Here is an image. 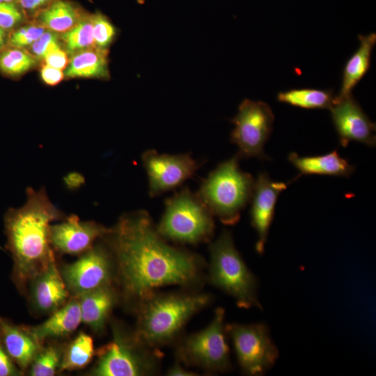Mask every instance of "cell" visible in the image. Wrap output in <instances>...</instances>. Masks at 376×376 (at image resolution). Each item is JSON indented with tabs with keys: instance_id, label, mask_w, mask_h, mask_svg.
Here are the masks:
<instances>
[{
	"instance_id": "2e32d148",
	"label": "cell",
	"mask_w": 376,
	"mask_h": 376,
	"mask_svg": "<svg viewBox=\"0 0 376 376\" xmlns=\"http://www.w3.org/2000/svg\"><path fill=\"white\" fill-rule=\"evenodd\" d=\"M32 306L42 314H52L63 306L69 297V290L56 267L52 264L29 284Z\"/></svg>"
},
{
	"instance_id": "ba28073f",
	"label": "cell",
	"mask_w": 376,
	"mask_h": 376,
	"mask_svg": "<svg viewBox=\"0 0 376 376\" xmlns=\"http://www.w3.org/2000/svg\"><path fill=\"white\" fill-rule=\"evenodd\" d=\"M224 320L225 311L219 307L205 328L180 337L175 342L176 360L186 366L198 368L210 373L231 370Z\"/></svg>"
},
{
	"instance_id": "7402d4cb",
	"label": "cell",
	"mask_w": 376,
	"mask_h": 376,
	"mask_svg": "<svg viewBox=\"0 0 376 376\" xmlns=\"http://www.w3.org/2000/svg\"><path fill=\"white\" fill-rule=\"evenodd\" d=\"M65 75L68 77L107 79L109 77L107 51L91 47L73 54Z\"/></svg>"
},
{
	"instance_id": "cb8c5ba5",
	"label": "cell",
	"mask_w": 376,
	"mask_h": 376,
	"mask_svg": "<svg viewBox=\"0 0 376 376\" xmlns=\"http://www.w3.org/2000/svg\"><path fill=\"white\" fill-rule=\"evenodd\" d=\"M81 19L78 9L70 2L56 0L41 11L38 17L40 25L54 32L64 33Z\"/></svg>"
},
{
	"instance_id": "8d00e7d4",
	"label": "cell",
	"mask_w": 376,
	"mask_h": 376,
	"mask_svg": "<svg viewBox=\"0 0 376 376\" xmlns=\"http://www.w3.org/2000/svg\"><path fill=\"white\" fill-rule=\"evenodd\" d=\"M167 375L169 376H195L198 375L196 373L188 370L182 366V363L176 360V361L169 368L167 371Z\"/></svg>"
},
{
	"instance_id": "44dd1931",
	"label": "cell",
	"mask_w": 376,
	"mask_h": 376,
	"mask_svg": "<svg viewBox=\"0 0 376 376\" xmlns=\"http://www.w3.org/2000/svg\"><path fill=\"white\" fill-rule=\"evenodd\" d=\"M359 46L347 61L342 75V84L337 97L352 94L354 88L366 75L370 67L371 56L376 44V33L359 35Z\"/></svg>"
},
{
	"instance_id": "ffe728a7",
	"label": "cell",
	"mask_w": 376,
	"mask_h": 376,
	"mask_svg": "<svg viewBox=\"0 0 376 376\" xmlns=\"http://www.w3.org/2000/svg\"><path fill=\"white\" fill-rule=\"evenodd\" d=\"M81 322L78 296H74L42 324L29 327L32 334L42 342L47 338H61L74 332Z\"/></svg>"
},
{
	"instance_id": "5bb4252c",
	"label": "cell",
	"mask_w": 376,
	"mask_h": 376,
	"mask_svg": "<svg viewBox=\"0 0 376 376\" xmlns=\"http://www.w3.org/2000/svg\"><path fill=\"white\" fill-rule=\"evenodd\" d=\"M109 230V228L95 221H81L76 214H71L50 226V242L57 252L81 255L91 249Z\"/></svg>"
},
{
	"instance_id": "4fadbf2b",
	"label": "cell",
	"mask_w": 376,
	"mask_h": 376,
	"mask_svg": "<svg viewBox=\"0 0 376 376\" xmlns=\"http://www.w3.org/2000/svg\"><path fill=\"white\" fill-rule=\"evenodd\" d=\"M329 110L341 146L347 147L351 141L375 146V123L370 120L352 94L343 97L336 96Z\"/></svg>"
},
{
	"instance_id": "d6986e66",
	"label": "cell",
	"mask_w": 376,
	"mask_h": 376,
	"mask_svg": "<svg viewBox=\"0 0 376 376\" xmlns=\"http://www.w3.org/2000/svg\"><path fill=\"white\" fill-rule=\"evenodd\" d=\"M288 160L299 171L297 178L303 175L348 178L355 170V167L336 150L315 156H299L294 152L289 154Z\"/></svg>"
},
{
	"instance_id": "52a82bcc",
	"label": "cell",
	"mask_w": 376,
	"mask_h": 376,
	"mask_svg": "<svg viewBox=\"0 0 376 376\" xmlns=\"http://www.w3.org/2000/svg\"><path fill=\"white\" fill-rule=\"evenodd\" d=\"M113 330L112 340L97 350V360L91 375L143 376L159 373L163 357L159 349L146 344L135 331L130 334L117 325Z\"/></svg>"
},
{
	"instance_id": "9c48e42d",
	"label": "cell",
	"mask_w": 376,
	"mask_h": 376,
	"mask_svg": "<svg viewBox=\"0 0 376 376\" xmlns=\"http://www.w3.org/2000/svg\"><path fill=\"white\" fill-rule=\"evenodd\" d=\"M235 127L230 141L238 148L242 158L269 159L264 147L272 132L274 115L270 106L262 101L244 100L236 116L230 120Z\"/></svg>"
},
{
	"instance_id": "6da1fadb",
	"label": "cell",
	"mask_w": 376,
	"mask_h": 376,
	"mask_svg": "<svg viewBox=\"0 0 376 376\" xmlns=\"http://www.w3.org/2000/svg\"><path fill=\"white\" fill-rule=\"evenodd\" d=\"M102 240L113 258L119 298L132 310L159 288L196 290L202 283L203 258L169 244L146 210L124 213Z\"/></svg>"
},
{
	"instance_id": "f1b7e54d",
	"label": "cell",
	"mask_w": 376,
	"mask_h": 376,
	"mask_svg": "<svg viewBox=\"0 0 376 376\" xmlns=\"http://www.w3.org/2000/svg\"><path fill=\"white\" fill-rule=\"evenodd\" d=\"M94 47L107 51L116 36V29L110 20L101 13L91 16Z\"/></svg>"
},
{
	"instance_id": "8992f818",
	"label": "cell",
	"mask_w": 376,
	"mask_h": 376,
	"mask_svg": "<svg viewBox=\"0 0 376 376\" xmlns=\"http://www.w3.org/2000/svg\"><path fill=\"white\" fill-rule=\"evenodd\" d=\"M164 206V214L156 227L165 240L192 245L212 240L214 216L196 193L184 187L168 198Z\"/></svg>"
},
{
	"instance_id": "f546056e",
	"label": "cell",
	"mask_w": 376,
	"mask_h": 376,
	"mask_svg": "<svg viewBox=\"0 0 376 376\" xmlns=\"http://www.w3.org/2000/svg\"><path fill=\"white\" fill-rule=\"evenodd\" d=\"M46 31L40 25H29L22 27L13 33L10 43L15 47H25L31 45Z\"/></svg>"
},
{
	"instance_id": "f35d334b",
	"label": "cell",
	"mask_w": 376,
	"mask_h": 376,
	"mask_svg": "<svg viewBox=\"0 0 376 376\" xmlns=\"http://www.w3.org/2000/svg\"><path fill=\"white\" fill-rule=\"evenodd\" d=\"M4 29L0 26V48L3 45L5 42V32Z\"/></svg>"
},
{
	"instance_id": "4dcf8cb0",
	"label": "cell",
	"mask_w": 376,
	"mask_h": 376,
	"mask_svg": "<svg viewBox=\"0 0 376 376\" xmlns=\"http://www.w3.org/2000/svg\"><path fill=\"white\" fill-rule=\"evenodd\" d=\"M56 35L51 31H45L43 34L31 45V51L39 58H44L50 52L60 48Z\"/></svg>"
},
{
	"instance_id": "8fae6325",
	"label": "cell",
	"mask_w": 376,
	"mask_h": 376,
	"mask_svg": "<svg viewBox=\"0 0 376 376\" xmlns=\"http://www.w3.org/2000/svg\"><path fill=\"white\" fill-rule=\"evenodd\" d=\"M100 240L78 260L63 266L61 271L69 292L75 296L113 285L115 276L113 258L106 244Z\"/></svg>"
},
{
	"instance_id": "7a4b0ae2",
	"label": "cell",
	"mask_w": 376,
	"mask_h": 376,
	"mask_svg": "<svg viewBox=\"0 0 376 376\" xmlns=\"http://www.w3.org/2000/svg\"><path fill=\"white\" fill-rule=\"evenodd\" d=\"M25 203L4 214L6 249L13 260L12 278L26 293L31 282L56 263L50 242V226L66 216L50 200L45 187L26 189Z\"/></svg>"
},
{
	"instance_id": "484cf974",
	"label": "cell",
	"mask_w": 376,
	"mask_h": 376,
	"mask_svg": "<svg viewBox=\"0 0 376 376\" xmlns=\"http://www.w3.org/2000/svg\"><path fill=\"white\" fill-rule=\"evenodd\" d=\"M61 39L67 52L71 54L94 46L91 16L81 19L72 28L63 33Z\"/></svg>"
},
{
	"instance_id": "9a60e30c",
	"label": "cell",
	"mask_w": 376,
	"mask_h": 376,
	"mask_svg": "<svg viewBox=\"0 0 376 376\" xmlns=\"http://www.w3.org/2000/svg\"><path fill=\"white\" fill-rule=\"evenodd\" d=\"M288 185L285 182L273 180L265 172L260 173L255 179L250 217L251 226L258 236L256 251L260 255L265 250L278 198Z\"/></svg>"
},
{
	"instance_id": "e575fe53",
	"label": "cell",
	"mask_w": 376,
	"mask_h": 376,
	"mask_svg": "<svg viewBox=\"0 0 376 376\" xmlns=\"http://www.w3.org/2000/svg\"><path fill=\"white\" fill-rule=\"evenodd\" d=\"M40 74L44 82L50 86L58 84L64 77V73L62 70L47 64L42 67Z\"/></svg>"
},
{
	"instance_id": "1f68e13d",
	"label": "cell",
	"mask_w": 376,
	"mask_h": 376,
	"mask_svg": "<svg viewBox=\"0 0 376 376\" xmlns=\"http://www.w3.org/2000/svg\"><path fill=\"white\" fill-rule=\"evenodd\" d=\"M22 15L17 7L12 2L0 3V26L10 29L19 23Z\"/></svg>"
},
{
	"instance_id": "ab89813d",
	"label": "cell",
	"mask_w": 376,
	"mask_h": 376,
	"mask_svg": "<svg viewBox=\"0 0 376 376\" xmlns=\"http://www.w3.org/2000/svg\"><path fill=\"white\" fill-rule=\"evenodd\" d=\"M13 0H0V3H8V2H12Z\"/></svg>"
},
{
	"instance_id": "ac0fdd59",
	"label": "cell",
	"mask_w": 376,
	"mask_h": 376,
	"mask_svg": "<svg viewBox=\"0 0 376 376\" xmlns=\"http://www.w3.org/2000/svg\"><path fill=\"white\" fill-rule=\"evenodd\" d=\"M78 297L81 322L95 332L103 331L119 300L118 291L113 285H108L85 292Z\"/></svg>"
},
{
	"instance_id": "d590c367",
	"label": "cell",
	"mask_w": 376,
	"mask_h": 376,
	"mask_svg": "<svg viewBox=\"0 0 376 376\" xmlns=\"http://www.w3.org/2000/svg\"><path fill=\"white\" fill-rule=\"evenodd\" d=\"M63 183L68 189L74 191L79 189L85 183V178L77 171L70 172L64 176Z\"/></svg>"
},
{
	"instance_id": "d6a6232c",
	"label": "cell",
	"mask_w": 376,
	"mask_h": 376,
	"mask_svg": "<svg viewBox=\"0 0 376 376\" xmlns=\"http://www.w3.org/2000/svg\"><path fill=\"white\" fill-rule=\"evenodd\" d=\"M22 373L7 353L0 338V376H17Z\"/></svg>"
},
{
	"instance_id": "3957f363",
	"label": "cell",
	"mask_w": 376,
	"mask_h": 376,
	"mask_svg": "<svg viewBox=\"0 0 376 376\" xmlns=\"http://www.w3.org/2000/svg\"><path fill=\"white\" fill-rule=\"evenodd\" d=\"M212 296L198 290L173 292L157 290L134 308L136 315V336L150 347L175 343L190 318L207 306Z\"/></svg>"
},
{
	"instance_id": "7c38bea8",
	"label": "cell",
	"mask_w": 376,
	"mask_h": 376,
	"mask_svg": "<svg viewBox=\"0 0 376 376\" xmlns=\"http://www.w3.org/2000/svg\"><path fill=\"white\" fill-rule=\"evenodd\" d=\"M148 179V194L155 197L181 186L191 178L200 164L189 154H160L148 150L141 156Z\"/></svg>"
},
{
	"instance_id": "836d02e7",
	"label": "cell",
	"mask_w": 376,
	"mask_h": 376,
	"mask_svg": "<svg viewBox=\"0 0 376 376\" xmlns=\"http://www.w3.org/2000/svg\"><path fill=\"white\" fill-rule=\"evenodd\" d=\"M43 60L45 64L62 70L68 64V55L61 47L48 54Z\"/></svg>"
},
{
	"instance_id": "4316f807",
	"label": "cell",
	"mask_w": 376,
	"mask_h": 376,
	"mask_svg": "<svg viewBox=\"0 0 376 376\" xmlns=\"http://www.w3.org/2000/svg\"><path fill=\"white\" fill-rule=\"evenodd\" d=\"M63 351L61 347L51 345L42 347L31 364V376H53L59 369Z\"/></svg>"
},
{
	"instance_id": "d4e9b609",
	"label": "cell",
	"mask_w": 376,
	"mask_h": 376,
	"mask_svg": "<svg viewBox=\"0 0 376 376\" xmlns=\"http://www.w3.org/2000/svg\"><path fill=\"white\" fill-rule=\"evenodd\" d=\"M94 353L93 338L84 332L79 333L63 352L59 371L84 368L91 362Z\"/></svg>"
},
{
	"instance_id": "277c9868",
	"label": "cell",
	"mask_w": 376,
	"mask_h": 376,
	"mask_svg": "<svg viewBox=\"0 0 376 376\" xmlns=\"http://www.w3.org/2000/svg\"><path fill=\"white\" fill-rule=\"evenodd\" d=\"M236 154L222 162L202 181L197 195L214 217L227 226L236 224L251 201L255 178L243 171Z\"/></svg>"
},
{
	"instance_id": "30bf717a",
	"label": "cell",
	"mask_w": 376,
	"mask_h": 376,
	"mask_svg": "<svg viewBox=\"0 0 376 376\" xmlns=\"http://www.w3.org/2000/svg\"><path fill=\"white\" fill-rule=\"evenodd\" d=\"M226 334L232 340L243 373L261 375L275 363L279 351L264 324H226Z\"/></svg>"
},
{
	"instance_id": "74e56055",
	"label": "cell",
	"mask_w": 376,
	"mask_h": 376,
	"mask_svg": "<svg viewBox=\"0 0 376 376\" xmlns=\"http://www.w3.org/2000/svg\"><path fill=\"white\" fill-rule=\"evenodd\" d=\"M50 0H19L21 7L28 11H34L45 6Z\"/></svg>"
},
{
	"instance_id": "83f0119b",
	"label": "cell",
	"mask_w": 376,
	"mask_h": 376,
	"mask_svg": "<svg viewBox=\"0 0 376 376\" xmlns=\"http://www.w3.org/2000/svg\"><path fill=\"white\" fill-rule=\"evenodd\" d=\"M35 63V59L30 54L19 49L7 50L0 56V69L10 75H22Z\"/></svg>"
},
{
	"instance_id": "5b68a950",
	"label": "cell",
	"mask_w": 376,
	"mask_h": 376,
	"mask_svg": "<svg viewBox=\"0 0 376 376\" xmlns=\"http://www.w3.org/2000/svg\"><path fill=\"white\" fill-rule=\"evenodd\" d=\"M209 253L210 283L231 296L238 307L261 309L258 279L236 249L229 230L224 229L219 237L210 244Z\"/></svg>"
},
{
	"instance_id": "e0dca14e",
	"label": "cell",
	"mask_w": 376,
	"mask_h": 376,
	"mask_svg": "<svg viewBox=\"0 0 376 376\" xmlns=\"http://www.w3.org/2000/svg\"><path fill=\"white\" fill-rule=\"evenodd\" d=\"M0 338L7 353L23 373L43 347L42 342L32 334L29 327L15 324L2 318Z\"/></svg>"
},
{
	"instance_id": "603a6c76",
	"label": "cell",
	"mask_w": 376,
	"mask_h": 376,
	"mask_svg": "<svg viewBox=\"0 0 376 376\" xmlns=\"http://www.w3.org/2000/svg\"><path fill=\"white\" fill-rule=\"evenodd\" d=\"M276 99L279 102L306 109H330L336 96L332 90L302 88L279 92Z\"/></svg>"
}]
</instances>
